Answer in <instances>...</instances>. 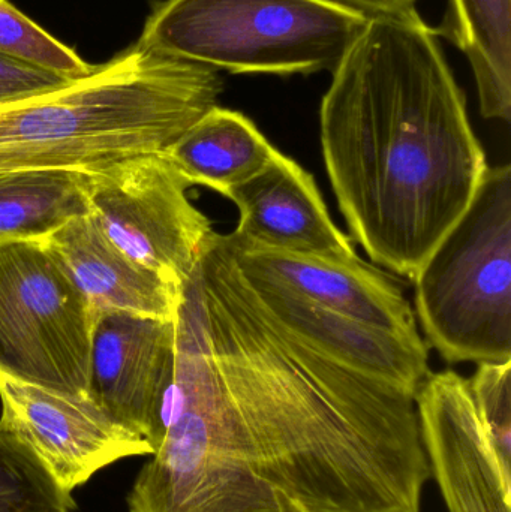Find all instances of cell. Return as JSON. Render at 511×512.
<instances>
[{
  "instance_id": "3957f363",
  "label": "cell",
  "mask_w": 511,
  "mask_h": 512,
  "mask_svg": "<svg viewBox=\"0 0 511 512\" xmlns=\"http://www.w3.org/2000/svg\"><path fill=\"white\" fill-rule=\"evenodd\" d=\"M216 69L134 44L92 74L0 104V174L71 170L164 153L212 110Z\"/></svg>"
},
{
  "instance_id": "5bb4252c",
  "label": "cell",
  "mask_w": 511,
  "mask_h": 512,
  "mask_svg": "<svg viewBox=\"0 0 511 512\" xmlns=\"http://www.w3.org/2000/svg\"><path fill=\"white\" fill-rule=\"evenodd\" d=\"M44 245L95 316L126 312L159 319H176L182 286L143 267L120 252L89 215L71 219Z\"/></svg>"
},
{
  "instance_id": "ac0fdd59",
  "label": "cell",
  "mask_w": 511,
  "mask_h": 512,
  "mask_svg": "<svg viewBox=\"0 0 511 512\" xmlns=\"http://www.w3.org/2000/svg\"><path fill=\"white\" fill-rule=\"evenodd\" d=\"M63 489L26 439L0 418V512H74Z\"/></svg>"
},
{
  "instance_id": "8992f818",
  "label": "cell",
  "mask_w": 511,
  "mask_h": 512,
  "mask_svg": "<svg viewBox=\"0 0 511 512\" xmlns=\"http://www.w3.org/2000/svg\"><path fill=\"white\" fill-rule=\"evenodd\" d=\"M95 313L44 242L0 243V373L87 399Z\"/></svg>"
},
{
  "instance_id": "7402d4cb",
  "label": "cell",
  "mask_w": 511,
  "mask_h": 512,
  "mask_svg": "<svg viewBox=\"0 0 511 512\" xmlns=\"http://www.w3.org/2000/svg\"><path fill=\"white\" fill-rule=\"evenodd\" d=\"M368 15L392 14L416 8L417 0H338Z\"/></svg>"
},
{
  "instance_id": "ffe728a7",
  "label": "cell",
  "mask_w": 511,
  "mask_h": 512,
  "mask_svg": "<svg viewBox=\"0 0 511 512\" xmlns=\"http://www.w3.org/2000/svg\"><path fill=\"white\" fill-rule=\"evenodd\" d=\"M468 387L486 438L511 480V360L477 364Z\"/></svg>"
},
{
  "instance_id": "30bf717a",
  "label": "cell",
  "mask_w": 511,
  "mask_h": 512,
  "mask_svg": "<svg viewBox=\"0 0 511 512\" xmlns=\"http://www.w3.org/2000/svg\"><path fill=\"white\" fill-rule=\"evenodd\" d=\"M224 239L245 276L363 324L407 339H422L401 283L360 256L338 259L294 254L254 245L234 233Z\"/></svg>"
},
{
  "instance_id": "9c48e42d",
  "label": "cell",
  "mask_w": 511,
  "mask_h": 512,
  "mask_svg": "<svg viewBox=\"0 0 511 512\" xmlns=\"http://www.w3.org/2000/svg\"><path fill=\"white\" fill-rule=\"evenodd\" d=\"M0 400V418L26 439L68 492L119 460L153 454L146 439L111 420L90 399L63 396L0 373Z\"/></svg>"
},
{
  "instance_id": "52a82bcc",
  "label": "cell",
  "mask_w": 511,
  "mask_h": 512,
  "mask_svg": "<svg viewBox=\"0 0 511 512\" xmlns=\"http://www.w3.org/2000/svg\"><path fill=\"white\" fill-rule=\"evenodd\" d=\"M84 182L101 233L132 261L182 286L215 231L167 156H132L84 173Z\"/></svg>"
},
{
  "instance_id": "8fae6325",
  "label": "cell",
  "mask_w": 511,
  "mask_h": 512,
  "mask_svg": "<svg viewBox=\"0 0 511 512\" xmlns=\"http://www.w3.org/2000/svg\"><path fill=\"white\" fill-rule=\"evenodd\" d=\"M414 400L431 478L449 512H511V480L477 417L468 379L431 372Z\"/></svg>"
},
{
  "instance_id": "ba28073f",
  "label": "cell",
  "mask_w": 511,
  "mask_h": 512,
  "mask_svg": "<svg viewBox=\"0 0 511 512\" xmlns=\"http://www.w3.org/2000/svg\"><path fill=\"white\" fill-rule=\"evenodd\" d=\"M174 360L176 319L99 313L93 325L87 399L155 450Z\"/></svg>"
},
{
  "instance_id": "9a60e30c",
  "label": "cell",
  "mask_w": 511,
  "mask_h": 512,
  "mask_svg": "<svg viewBox=\"0 0 511 512\" xmlns=\"http://www.w3.org/2000/svg\"><path fill=\"white\" fill-rule=\"evenodd\" d=\"M276 152L249 117L215 105L164 155L192 186H206L225 197L263 170Z\"/></svg>"
},
{
  "instance_id": "e0dca14e",
  "label": "cell",
  "mask_w": 511,
  "mask_h": 512,
  "mask_svg": "<svg viewBox=\"0 0 511 512\" xmlns=\"http://www.w3.org/2000/svg\"><path fill=\"white\" fill-rule=\"evenodd\" d=\"M89 215L84 173L71 170L0 174V243L44 242Z\"/></svg>"
},
{
  "instance_id": "5b68a950",
  "label": "cell",
  "mask_w": 511,
  "mask_h": 512,
  "mask_svg": "<svg viewBox=\"0 0 511 512\" xmlns=\"http://www.w3.org/2000/svg\"><path fill=\"white\" fill-rule=\"evenodd\" d=\"M416 319L450 364L511 360V167L488 168L467 212L413 277Z\"/></svg>"
},
{
  "instance_id": "4fadbf2b",
  "label": "cell",
  "mask_w": 511,
  "mask_h": 512,
  "mask_svg": "<svg viewBox=\"0 0 511 512\" xmlns=\"http://www.w3.org/2000/svg\"><path fill=\"white\" fill-rule=\"evenodd\" d=\"M225 197L239 209L233 233L246 242L294 254L359 256L330 218L312 174L279 150L263 170Z\"/></svg>"
},
{
  "instance_id": "277c9868",
  "label": "cell",
  "mask_w": 511,
  "mask_h": 512,
  "mask_svg": "<svg viewBox=\"0 0 511 512\" xmlns=\"http://www.w3.org/2000/svg\"><path fill=\"white\" fill-rule=\"evenodd\" d=\"M369 15L338 0H164L138 44L231 74L333 71Z\"/></svg>"
},
{
  "instance_id": "d6986e66",
  "label": "cell",
  "mask_w": 511,
  "mask_h": 512,
  "mask_svg": "<svg viewBox=\"0 0 511 512\" xmlns=\"http://www.w3.org/2000/svg\"><path fill=\"white\" fill-rule=\"evenodd\" d=\"M0 57L69 81L87 77L96 68L8 0H0Z\"/></svg>"
},
{
  "instance_id": "44dd1931",
  "label": "cell",
  "mask_w": 511,
  "mask_h": 512,
  "mask_svg": "<svg viewBox=\"0 0 511 512\" xmlns=\"http://www.w3.org/2000/svg\"><path fill=\"white\" fill-rule=\"evenodd\" d=\"M68 81L0 57V104L56 89Z\"/></svg>"
},
{
  "instance_id": "2e32d148",
  "label": "cell",
  "mask_w": 511,
  "mask_h": 512,
  "mask_svg": "<svg viewBox=\"0 0 511 512\" xmlns=\"http://www.w3.org/2000/svg\"><path fill=\"white\" fill-rule=\"evenodd\" d=\"M440 38L470 63L485 119H511V0H447Z\"/></svg>"
},
{
  "instance_id": "6da1fadb",
  "label": "cell",
  "mask_w": 511,
  "mask_h": 512,
  "mask_svg": "<svg viewBox=\"0 0 511 512\" xmlns=\"http://www.w3.org/2000/svg\"><path fill=\"white\" fill-rule=\"evenodd\" d=\"M129 512H420L414 396L270 321L222 234L180 289L158 441Z\"/></svg>"
},
{
  "instance_id": "7c38bea8",
  "label": "cell",
  "mask_w": 511,
  "mask_h": 512,
  "mask_svg": "<svg viewBox=\"0 0 511 512\" xmlns=\"http://www.w3.org/2000/svg\"><path fill=\"white\" fill-rule=\"evenodd\" d=\"M245 279L252 298L270 321L330 360L414 397L431 373L425 340L380 330L263 280Z\"/></svg>"
},
{
  "instance_id": "7a4b0ae2",
  "label": "cell",
  "mask_w": 511,
  "mask_h": 512,
  "mask_svg": "<svg viewBox=\"0 0 511 512\" xmlns=\"http://www.w3.org/2000/svg\"><path fill=\"white\" fill-rule=\"evenodd\" d=\"M440 39L416 8L369 15L320 108L324 165L350 233L408 279L489 168Z\"/></svg>"
}]
</instances>
